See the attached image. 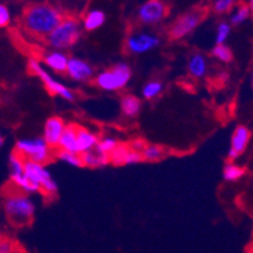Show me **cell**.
I'll list each match as a JSON object with an SVG mask.
<instances>
[{
    "instance_id": "obj_1",
    "label": "cell",
    "mask_w": 253,
    "mask_h": 253,
    "mask_svg": "<svg viewBox=\"0 0 253 253\" xmlns=\"http://www.w3.org/2000/svg\"><path fill=\"white\" fill-rule=\"evenodd\" d=\"M62 19V13L51 4H32L24 9L22 15V27L33 37L47 38Z\"/></svg>"
},
{
    "instance_id": "obj_8",
    "label": "cell",
    "mask_w": 253,
    "mask_h": 253,
    "mask_svg": "<svg viewBox=\"0 0 253 253\" xmlns=\"http://www.w3.org/2000/svg\"><path fill=\"white\" fill-rule=\"evenodd\" d=\"M203 18H204V13L199 9L184 13L171 24L169 29V36L171 40H182L191 32L195 31L196 27L202 23Z\"/></svg>"
},
{
    "instance_id": "obj_23",
    "label": "cell",
    "mask_w": 253,
    "mask_h": 253,
    "mask_svg": "<svg viewBox=\"0 0 253 253\" xmlns=\"http://www.w3.org/2000/svg\"><path fill=\"white\" fill-rule=\"evenodd\" d=\"M246 170L243 167L238 166L236 164H228L225 165L224 170H223V177H224L225 181L234 182L238 181L239 178H242L245 176Z\"/></svg>"
},
{
    "instance_id": "obj_3",
    "label": "cell",
    "mask_w": 253,
    "mask_h": 253,
    "mask_svg": "<svg viewBox=\"0 0 253 253\" xmlns=\"http://www.w3.org/2000/svg\"><path fill=\"white\" fill-rule=\"evenodd\" d=\"M81 37V26L79 20L72 17L63 18L61 23L46 38L47 43L56 51L71 48Z\"/></svg>"
},
{
    "instance_id": "obj_28",
    "label": "cell",
    "mask_w": 253,
    "mask_h": 253,
    "mask_svg": "<svg viewBox=\"0 0 253 253\" xmlns=\"http://www.w3.org/2000/svg\"><path fill=\"white\" fill-rule=\"evenodd\" d=\"M211 55L214 58L224 63H228L233 60V53H232L229 47L225 46V44H215V47L211 51Z\"/></svg>"
},
{
    "instance_id": "obj_25",
    "label": "cell",
    "mask_w": 253,
    "mask_h": 253,
    "mask_svg": "<svg viewBox=\"0 0 253 253\" xmlns=\"http://www.w3.org/2000/svg\"><path fill=\"white\" fill-rule=\"evenodd\" d=\"M162 90H164V85H162L161 81L153 80L144 85L143 89H142V95H143L144 99L151 100V99L157 98L158 95L162 92Z\"/></svg>"
},
{
    "instance_id": "obj_15",
    "label": "cell",
    "mask_w": 253,
    "mask_h": 253,
    "mask_svg": "<svg viewBox=\"0 0 253 253\" xmlns=\"http://www.w3.org/2000/svg\"><path fill=\"white\" fill-rule=\"evenodd\" d=\"M76 141H78V151L80 155L85 152H89L96 148L99 142V137L91 130L78 126V134H76Z\"/></svg>"
},
{
    "instance_id": "obj_9",
    "label": "cell",
    "mask_w": 253,
    "mask_h": 253,
    "mask_svg": "<svg viewBox=\"0 0 253 253\" xmlns=\"http://www.w3.org/2000/svg\"><path fill=\"white\" fill-rule=\"evenodd\" d=\"M169 6L164 0H147L138 8L137 19L144 26H155L166 18Z\"/></svg>"
},
{
    "instance_id": "obj_26",
    "label": "cell",
    "mask_w": 253,
    "mask_h": 253,
    "mask_svg": "<svg viewBox=\"0 0 253 253\" xmlns=\"http://www.w3.org/2000/svg\"><path fill=\"white\" fill-rule=\"evenodd\" d=\"M119 142L118 139L113 138V137H104V138L99 139L98 142V146L95 150L98 151V152L103 153V155H107L109 156L113 151L118 147Z\"/></svg>"
},
{
    "instance_id": "obj_39",
    "label": "cell",
    "mask_w": 253,
    "mask_h": 253,
    "mask_svg": "<svg viewBox=\"0 0 253 253\" xmlns=\"http://www.w3.org/2000/svg\"><path fill=\"white\" fill-rule=\"evenodd\" d=\"M251 83H252V86H253V71H252V76H251Z\"/></svg>"
},
{
    "instance_id": "obj_31",
    "label": "cell",
    "mask_w": 253,
    "mask_h": 253,
    "mask_svg": "<svg viewBox=\"0 0 253 253\" xmlns=\"http://www.w3.org/2000/svg\"><path fill=\"white\" fill-rule=\"evenodd\" d=\"M234 3H236V0H215L213 5L214 12L219 13V14L230 12L234 6Z\"/></svg>"
},
{
    "instance_id": "obj_21",
    "label": "cell",
    "mask_w": 253,
    "mask_h": 253,
    "mask_svg": "<svg viewBox=\"0 0 253 253\" xmlns=\"http://www.w3.org/2000/svg\"><path fill=\"white\" fill-rule=\"evenodd\" d=\"M251 13H252V10L247 4H239L230 14V24H233V26L243 24L251 17Z\"/></svg>"
},
{
    "instance_id": "obj_22",
    "label": "cell",
    "mask_w": 253,
    "mask_h": 253,
    "mask_svg": "<svg viewBox=\"0 0 253 253\" xmlns=\"http://www.w3.org/2000/svg\"><path fill=\"white\" fill-rule=\"evenodd\" d=\"M143 161L147 162H157L162 160L165 156V151L162 147L156 146V144H146L143 151L141 152Z\"/></svg>"
},
{
    "instance_id": "obj_4",
    "label": "cell",
    "mask_w": 253,
    "mask_h": 253,
    "mask_svg": "<svg viewBox=\"0 0 253 253\" xmlns=\"http://www.w3.org/2000/svg\"><path fill=\"white\" fill-rule=\"evenodd\" d=\"M132 78L130 67L124 62L117 63L110 70L101 71L95 78L96 86L105 91H118L126 87Z\"/></svg>"
},
{
    "instance_id": "obj_12",
    "label": "cell",
    "mask_w": 253,
    "mask_h": 253,
    "mask_svg": "<svg viewBox=\"0 0 253 253\" xmlns=\"http://www.w3.org/2000/svg\"><path fill=\"white\" fill-rule=\"evenodd\" d=\"M65 122L62 118L57 117V115H53L51 118H48L44 123L43 128V137L42 138L46 141V143L49 147H57L58 142H60L61 135H62L63 130H65Z\"/></svg>"
},
{
    "instance_id": "obj_13",
    "label": "cell",
    "mask_w": 253,
    "mask_h": 253,
    "mask_svg": "<svg viewBox=\"0 0 253 253\" xmlns=\"http://www.w3.org/2000/svg\"><path fill=\"white\" fill-rule=\"evenodd\" d=\"M250 138L251 132L247 126H237L233 135H232L230 150L229 152H228V158H229L230 161H234L236 158H238V156L241 155V153L245 152V150L247 148V144L250 143Z\"/></svg>"
},
{
    "instance_id": "obj_7",
    "label": "cell",
    "mask_w": 253,
    "mask_h": 253,
    "mask_svg": "<svg viewBox=\"0 0 253 253\" xmlns=\"http://www.w3.org/2000/svg\"><path fill=\"white\" fill-rule=\"evenodd\" d=\"M28 67L37 78L41 79V81L44 84L46 89L48 90L51 94L58 95V96H61V98L65 99V100H74V92H72L69 87L65 86L63 84H61L60 81L52 78L51 74L41 65L40 61H37L36 58H31L28 62Z\"/></svg>"
},
{
    "instance_id": "obj_11",
    "label": "cell",
    "mask_w": 253,
    "mask_h": 253,
    "mask_svg": "<svg viewBox=\"0 0 253 253\" xmlns=\"http://www.w3.org/2000/svg\"><path fill=\"white\" fill-rule=\"evenodd\" d=\"M66 74L72 80L85 83V81H89L90 79L94 78V69L86 61L81 60L79 57H70Z\"/></svg>"
},
{
    "instance_id": "obj_17",
    "label": "cell",
    "mask_w": 253,
    "mask_h": 253,
    "mask_svg": "<svg viewBox=\"0 0 253 253\" xmlns=\"http://www.w3.org/2000/svg\"><path fill=\"white\" fill-rule=\"evenodd\" d=\"M187 70L190 75L195 79H202L207 75L208 71V61L207 57L202 53H194L190 56L187 62Z\"/></svg>"
},
{
    "instance_id": "obj_29",
    "label": "cell",
    "mask_w": 253,
    "mask_h": 253,
    "mask_svg": "<svg viewBox=\"0 0 253 253\" xmlns=\"http://www.w3.org/2000/svg\"><path fill=\"white\" fill-rule=\"evenodd\" d=\"M57 158L60 161L66 162L67 165L74 167H83V161H81V156L79 153H72L67 152V151H61L58 150L56 153Z\"/></svg>"
},
{
    "instance_id": "obj_2",
    "label": "cell",
    "mask_w": 253,
    "mask_h": 253,
    "mask_svg": "<svg viewBox=\"0 0 253 253\" xmlns=\"http://www.w3.org/2000/svg\"><path fill=\"white\" fill-rule=\"evenodd\" d=\"M4 211L12 224L23 227L32 221L35 216L36 207L26 194L13 193L5 196Z\"/></svg>"
},
{
    "instance_id": "obj_18",
    "label": "cell",
    "mask_w": 253,
    "mask_h": 253,
    "mask_svg": "<svg viewBox=\"0 0 253 253\" xmlns=\"http://www.w3.org/2000/svg\"><path fill=\"white\" fill-rule=\"evenodd\" d=\"M80 156L83 166L89 167V169H98V167H104L110 164L109 156L103 155L96 150L89 151V152H85Z\"/></svg>"
},
{
    "instance_id": "obj_5",
    "label": "cell",
    "mask_w": 253,
    "mask_h": 253,
    "mask_svg": "<svg viewBox=\"0 0 253 253\" xmlns=\"http://www.w3.org/2000/svg\"><path fill=\"white\" fill-rule=\"evenodd\" d=\"M14 151L19 153L24 160H29L41 165L47 164L52 158V148L41 137L19 139L15 144Z\"/></svg>"
},
{
    "instance_id": "obj_24",
    "label": "cell",
    "mask_w": 253,
    "mask_h": 253,
    "mask_svg": "<svg viewBox=\"0 0 253 253\" xmlns=\"http://www.w3.org/2000/svg\"><path fill=\"white\" fill-rule=\"evenodd\" d=\"M9 167H10V178L15 177V176L23 175L24 173V158L17 153L14 152L10 155L9 157Z\"/></svg>"
},
{
    "instance_id": "obj_30",
    "label": "cell",
    "mask_w": 253,
    "mask_h": 253,
    "mask_svg": "<svg viewBox=\"0 0 253 253\" xmlns=\"http://www.w3.org/2000/svg\"><path fill=\"white\" fill-rule=\"evenodd\" d=\"M230 31L232 27L228 22H220L216 27V33H215V43L216 44H224L225 41L230 36Z\"/></svg>"
},
{
    "instance_id": "obj_14",
    "label": "cell",
    "mask_w": 253,
    "mask_h": 253,
    "mask_svg": "<svg viewBox=\"0 0 253 253\" xmlns=\"http://www.w3.org/2000/svg\"><path fill=\"white\" fill-rule=\"evenodd\" d=\"M69 56L63 51H49L43 55V63L47 67L57 74H65L69 63Z\"/></svg>"
},
{
    "instance_id": "obj_35",
    "label": "cell",
    "mask_w": 253,
    "mask_h": 253,
    "mask_svg": "<svg viewBox=\"0 0 253 253\" xmlns=\"http://www.w3.org/2000/svg\"><path fill=\"white\" fill-rule=\"evenodd\" d=\"M146 142L142 141V139H137V141H133L132 143L129 144V148L132 151H135V152L141 153L143 151V148L146 147Z\"/></svg>"
},
{
    "instance_id": "obj_20",
    "label": "cell",
    "mask_w": 253,
    "mask_h": 253,
    "mask_svg": "<svg viewBox=\"0 0 253 253\" xmlns=\"http://www.w3.org/2000/svg\"><path fill=\"white\" fill-rule=\"evenodd\" d=\"M104 23H105V14L101 10L94 9V10H90L85 14L83 20V27L84 29L91 32L100 28Z\"/></svg>"
},
{
    "instance_id": "obj_32",
    "label": "cell",
    "mask_w": 253,
    "mask_h": 253,
    "mask_svg": "<svg viewBox=\"0 0 253 253\" xmlns=\"http://www.w3.org/2000/svg\"><path fill=\"white\" fill-rule=\"evenodd\" d=\"M17 243L8 236H0V253H14Z\"/></svg>"
},
{
    "instance_id": "obj_6",
    "label": "cell",
    "mask_w": 253,
    "mask_h": 253,
    "mask_svg": "<svg viewBox=\"0 0 253 253\" xmlns=\"http://www.w3.org/2000/svg\"><path fill=\"white\" fill-rule=\"evenodd\" d=\"M24 175L44 195L53 196L57 194V184L44 165L24 160Z\"/></svg>"
},
{
    "instance_id": "obj_37",
    "label": "cell",
    "mask_w": 253,
    "mask_h": 253,
    "mask_svg": "<svg viewBox=\"0 0 253 253\" xmlns=\"http://www.w3.org/2000/svg\"><path fill=\"white\" fill-rule=\"evenodd\" d=\"M248 6H250V9L253 12V0H248Z\"/></svg>"
},
{
    "instance_id": "obj_36",
    "label": "cell",
    "mask_w": 253,
    "mask_h": 253,
    "mask_svg": "<svg viewBox=\"0 0 253 253\" xmlns=\"http://www.w3.org/2000/svg\"><path fill=\"white\" fill-rule=\"evenodd\" d=\"M3 144H4V137H3V134L0 133V148L3 147Z\"/></svg>"
},
{
    "instance_id": "obj_27",
    "label": "cell",
    "mask_w": 253,
    "mask_h": 253,
    "mask_svg": "<svg viewBox=\"0 0 253 253\" xmlns=\"http://www.w3.org/2000/svg\"><path fill=\"white\" fill-rule=\"evenodd\" d=\"M128 151H129V146L119 143L118 147L109 155L110 164L115 165V166H122V165H124V160H126V156L128 153Z\"/></svg>"
},
{
    "instance_id": "obj_19",
    "label": "cell",
    "mask_w": 253,
    "mask_h": 253,
    "mask_svg": "<svg viewBox=\"0 0 253 253\" xmlns=\"http://www.w3.org/2000/svg\"><path fill=\"white\" fill-rule=\"evenodd\" d=\"M121 108L126 117L134 118L135 115H138L139 112H141L142 104L141 100L137 96H134V95H126V96L122 98Z\"/></svg>"
},
{
    "instance_id": "obj_33",
    "label": "cell",
    "mask_w": 253,
    "mask_h": 253,
    "mask_svg": "<svg viewBox=\"0 0 253 253\" xmlns=\"http://www.w3.org/2000/svg\"><path fill=\"white\" fill-rule=\"evenodd\" d=\"M142 161H143V158H142L141 153L132 151L129 148V151H128L126 156V160H124V165H137Z\"/></svg>"
},
{
    "instance_id": "obj_10",
    "label": "cell",
    "mask_w": 253,
    "mask_h": 253,
    "mask_svg": "<svg viewBox=\"0 0 253 253\" xmlns=\"http://www.w3.org/2000/svg\"><path fill=\"white\" fill-rule=\"evenodd\" d=\"M158 36L148 32H135L128 36L126 41V49L133 55H143L152 51L160 44Z\"/></svg>"
},
{
    "instance_id": "obj_38",
    "label": "cell",
    "mask_w": 253,
    "mask_h": 253,
    "mask_svg": "<svg viewBox=\"0 0 253 253\" xmlns=\"http://www.w3.org/2000/svg\"><path fill=\"white\" fill-rule=\"evenodd\" d=\"M14 253H24V251H22L20 248H17V251H15Z\"/></svg>"
},
{
    "instance_id": "obj_16",
    "label": "cell",
    "mask_w": 253,
    "mask_h": 253,
    "mask_svg": "<svg viewBox=\"0 0 253 253\" xmlns=\"http://www.w3.org/2000/svg\"><path fill=\"white\" fill-rule=\"evenodd\" d=\"M76 134H78V126H75V124H69V126H65V130H63L60 142H58V150L67 151V152L72 153H79Z\"/></svg>"
},
{
    "instance_id": "obj_34",
    "label": "cell",
    "mask_w": 253,
    "mask_h": 253,
    "mask_svg": "<svg viewBox=\"0 0 253 253\" xmlns=\"http://www.w3.org/2000/svg\"><path fill=\"white\" fill-rule=\"evenodd\" d=\"M10 23V12L4 4H0V28Z\"/></svg>"
}]
</instances>
